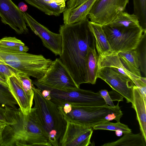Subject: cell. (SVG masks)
<instances>
[{
  "label": "cell",
  "instance_id": "8d00e7d4",
  "mask_svg": "<svg viewBox=\"0 0 146 146\" xmlns=\"http://www.w3.org/2000/svg\"><path fill=\"white\" fill-rule=\"evenodd\" d=\"M58 5L63 7H66L65 0H53Z\"/></svg>",
  "mask_w": 146,
  "mask_h": 146
},
{
  "label": "cell",
  "instance_id": "3957f363",
  "mask_svg": "<svg viewBox=\"0 0 146 146\" xmlns=\"http://www.w3.org/2000/svg\"><path fill=\"white\" fill-rule=\"evenodd\" d=\"M33 90L35 104L31 111L48 135L52 146H59L65 130L66 121L57 104L44 96L40 89L34 86Z\"/></svg>",
  "mask_w": 146,
  "mask_h": 146
},
{
  "label": "cell",
  "instance_id": "d6986e66",
  "mask_svg": "<svg viewBox=\"0 0 146 146\" xmlns=\"http://www.w3.org/2000/svg\"><path fill=\"white\" fill-rule=\"evenodd\" d=\"M25 1L31 5L49 15L58 16L67 9L66 7H63L58 5L53 0Z\"/></svg>",
  "mask_w": 146,
  "mask_h": 146
},
{
  "label": "cell",
  "instance_id": "f35d334b",
  "mask_svg": "<svg viewBox=\"0 0 146 146\" xmlns=\"http://www.w3.org/2000/svg\"><path fill=\"white\" fill-rule=\"evenodd\" d=\"M122 132L120 131H115V134L116 135L118 136H121L122 133Z\"/></svg>",
  "mask_w": 146,
  "mask_h": 146
},
{
  "label": "cell",
  "instance_id": "8992f818",
  "mask_svg": "<svg viewBox=\"0 0 146 146\" xmlns=\"http://www.w3.org/2000/svg\"><path fill=\"white\" fill-rule=\"evenodd\" d=\"M112 53H118L136 49L146 30L141 26L131 28L102 25Z\"/></svg>",
  "mask_w": 146,
  "mask_h": 146
},
{
  "label": "cell",
  "instance_id": "ffe728a7",
  "mask_svg": "<svg viewBox=\"0 0 146 146\" xmlns=\"http://www.w3.org/2000/svg\"><path fill=\"white\" fill-rule=\"evenodd\" d=\"M98 55L96 45L90 47L88 49L86 61V70L88 83L96 84L98 72Z\"/></svg>",
  "mask_w": 146,
  "mask_h": 146
},
{
  "label": "cell",
  "instance_id": "484cf974",
  "mask_svg": "<svg viewBox=\"0 0 146 146\" xmlns=\"http://www.w3.org/2000/svg\"><path fill=\"white\" fill-rule=\"evenodd\" d=\"M94 130L102 129L113 131H120L124 134L131 132V129L126 125L120 121L113 123L107 121L98 124L92 127Z\"/></svg>",
  "mask_w": 146,
  "mask_h": 146
},
{
  "label": "cell",
  "instance_id": "5b68a950",
  "mask_svg": "<svg viewBox=\"0 0 146 146\" xmlns=\"http://www.w3.org/2000/svg\"><path fill=\"white\" fill-rule=\"evenodd\" d=\"M52 61L41 54L20 52L0 44V64L8 65L36 80L43 76Z\"/></svg>",
  "mask_w": 146,
  "mask_h": 146
},
{
  "label": "cell",
  "instance_id": "4fadbf2b",
  "mask_svg": "<svg viewBox=\"0 0 146 146\" xmlns=\"http://www.w3.org/2000/svg\"><path fill=\"white\" fill-rule=\"evenodd\" d=\"M0 17L18 34L28 33L22 12L11 0H0Z\"/></svg>",
  "mask_w": 146,
  "mask_h": 146
},
{
  "label": "cell",
  "instance_id": "d6a6232c",
  "mask_svg": "<svg viewBox=\"0 0 146 146\" xmlns=\"http://www.w3.org/2000/svg\"><path fill=\"white\" fill-rule=\"evenodd\" d=\"M108 93L110 99L113 101H117L120 102L123 101V97L115 91L112 90L108 92Z\"/></svg>",
  "mask_w": 146,
  "mask_h": 146
},
{
  "label": "cell",
  "instance_id": "f1b7e54d",
  "mask_svg": "<svg viewBox=\"0 0 146 146\" xmlns=\"http://www.w3.org/2000/svg\"><path fill=\"white\" fill-rule=\"evenodd\" d=\"M19 73L20 72L8 65L0 64V76L6 80Z\"/></svg>",
  "mask_w": 146,
  "mask_h": 146
},
{
  "label": "cell",
  "instance_id": "d590c367",
  "mask_svg": "<svg viewBox=\"0 0 146 146\" xmlns=\"http://www.w3.org/2000/svg\"><path fill=\"white\" fill-rule=\"evenodd\" d=\"M18 7L19 10L23 12H25L28 8L27 5L23 2H21L19 3Z\"/></svg>",
  "mask_w": 146,
  "mask_h": 146
},
{
  "label": "cell",
  "instance_id": "83f0119b",
  "mask_svg": "<svg viewBox=\"0 0 146 146\" xmlns=\"http://www.w3.org/2000/svg\"><path fill=\"white\" fill-rule=\"evenodd\" d=\"M118 54L121 56L137 68L139 67V62L138 54L137 50L120 52Z\"/></svg>",
  "mask_w": 146,
  "mask_h": 146
},
{
  "label": "cell",
  "instance_id": "1f68e13d",
  "mask_svg": "<svg viewBox=\"0 0 146 146\" xmlns=\"http://www.w3.org/2000/svg\"><path fill=\"white\" fill-rule=\"evenodd\" d=\"M87 0H68L67 3L68 9H72L76 7Z\"/></svg>",
  "mask_w": 146,
  "mask_h": 146
},
{
  "label": "cell",
  "instance_id": "7a4b0ae2",
  "mask_svg": "<svg viewBox=\"0 0 146 146\" xmlns=\"http://www.w3.org/2000/svg\"><path fill=\"white\" fill-rule=\"evenodd\" d=\"M4 108L6 125L1 146H52L48 135L31 111L26 115L19 108Z\"/></svg>",
  "mask_w": 146,
  "mask_h": 146
},
{
  "label": "cell",
  "instance_id": "2e32d148",
  "mask_svg": "<svg viewBox=\"0 0 146 146\" xmlns=\"http://www.w3.org/2000/svg\"><path fill=\"white\" fill-rule=\"evenodd\" d=\"M96 0H87L74 9H67L63 12V20L65 25H70L81 21L87 17Z\"/></svg>",
  "mask_w": 146,
  "mask_h": 146
},
{
  "label": "cell",
  "instance_id": "44dd1931",
  "mask_svg": "<svg viewBox=\"0 0 146 146\" xmlns=\"http://www.w3.org/2000/svg\"><path fill=\"white\" fill-rule=\"evenodd\" d=\"M102 146H146V141L141 133L134 134L131 132L124 134L117 140L105 143Z\"/></svg>",
  "mask_w": 146,
  "mask_h": 146
},
{
  "label": "cell",
  "instance_id": "603a6c76",
  "mask_svg": "<svg viewBox=\"0 0 146 146\" xmlns=\"http://www.w3.org/2000/svg\"><path fill=\"white\" fill-rule=\"evenodd\" d=\"M0 44L10 49L27 52L29 48L23 42L15 37L5 36L0 39Z\"/></svg>",
  "mask_w": 146,
  "mask_h": 146
},
{
  "label": "cell",
  "instance_id": "9a60e30c",
  "mask_svg": "<svg viewBox=\"0 0 146 146\" xmlns=\"http://www.w3.org/2000/svg\"><path fill=\"white\" fill-rule=\"evenodd\" d=\"M7 81L10 92L21 110L25 115L29 114L33 105L34 96L27 92L15 75L8 78Z\"/></svg>",
  "mask_w": 146,
  "mask_h": 146
},
{
  "label": "cell",
  "instance_id": "7c38bea8",
  "mask_svg": "<svg viewBox=\"0 0 146 146\" xmlns=\"http://www.w3.org/2000/svg\"><path fill=\"white\" fill-rule=\"evenodd\" d=\"M66 121L65 130L59 146H88L91 144L92 128L78 123Z\"/></svg>",
  "mask_w": 146,
  "mask_h": 146
},
{
  "label": "cell",
  "instance_id": "7402d4cb",
  "mask_svg": "<svg viewBox=\"0 0 146 146\" xmlns=\"http://www.w3.org/2000/svg\"><path fill=\"white\" fill-rule=\"evenodd\" d=\"M108 24L116 27L131 28L141 26L138 18L135 14H129L123 11Z\"/></svg>",
  "mask_w": 146,
  "mask_h": 146
},
{
  "label": "cell",
  "instance_id": "52a82bcc",
  "mask_svg": "<svg viewBox=\"0 0 146 146\" xmlns=\"http://www.w3.org/2000/svg\"><path fill=\"white\" fill-rule=\"evenodd\" d=\"M32 83L37 87H46L63 91L80 88L59 58L52 61L42 77L32 81Z\"/></svg>",
  "mask_w": 146,
  "mask_h": 146
},
{
  "label": "cell",
  "instance_id": "6da1fadb",
  "mask_svg": "<svg viewBox=\"0 0 146 146\" xmlns=\"http://www.w3.org/2000/svg\"><path fill=\"white\" fill-rule=\"evenodd\" d=\"M87 18L78 22L60 26L62 39L59 59L67 69L79 88L88 83L86 61L89 48L96 45L95 38Z\"/></svg>",
  "mask_w": 146,
  "mask_h": 146
},
{
  "label": "cell",
  "instance_id": "e575fe53",
  "mask_svg": "<svg viewBox=\"0 0 146 146\" xmlns=\"http://www.w3.org/2000/svg\"><path fill=\"white\" fill-rule=\"evenodd\" d=\"M5 109L4 107H0V121L6 123V121L5 117Z\"/></svg>",
  "mask_w": 146,
  "mask_h": 146
},
{
  "label": "cell",
  "instance_id": "f546056e",
  "mask_svg": "<svg viewBox=\"0 0 146 146\" xmlns=\"http://www.w3.org/2000/svg\"><path fill=\"white\" fill-rule=\"evenodd\" d=\"M137 87L145 101L146 102V79L145 77H141L134 82Z\"/></svg>",
  "mask_w": 146,
  "mask_h": 146
},
{
  "label": "cell",
  "instance_id": "74e56055",
  "mask_svg": "<svg viewBox=\"0 0 146 146\" xmlns=\"http://www.w3.org/2000/svg\"><path fill=\"white\" fill-rule=\"evenodd\" d=\"M0 82L1 83L6 85H8V84H7V81L6 79H5V78H2L0 76Z\"/></svg>",
  "mask_w": 146,
  "mask_h": 146
},
{
  "label": "cell",
  "instance_id": "cb8c5ba5",
  "mask_svg": "<svg viewBox=\"0 0 146 146\" xmlns=\"http://www.w3.org/2000/svg\"><path fill=\"white\" fill-rule=\"evenodd\" d=\"M17 102L10 92L8 86L0 82V107H16Z\"/></svg>",
  "mask_w": 146,
  "mask_h": 146
},
{
  "label": "cell",
  "instance_id": "4dcf8cb0",
  "mask_svg": "<svg viewBox=\"0 0 146 146\" xmlns=\"http://www.w3.org/2000/svg\"><path fill=\"white\" fill-rule=\"evenodd\" d=\"M104 99L106 105L112 107L115 106L113 101L110 99L108 91L106 90H102L98 91Z\"/></svg>",
  "mask_w": 146,
  "mask_h": 146
},
{
  "label": "cell",
  "instance_id": "8fae6325",
  "mask_svg": "<svg viewBox=\"0 0 146 146\" xmlns=\"http://www.w3.org/2000/svg\"><path fill=\"white\" fill-rule=\"evenodd\" d=\"M24 19L32 31L41 39L43 45L55 56L61 53L62 39L60 34L50 31L27 12H23Z\"/></svg>",
  "mask_w": 146,
  "mask_h": 146
},
{
  "label": "cell",
  "instance_id": "5bb4252c",
  "mask_svg": "<svg viewBox=\"0 0 146 146\" xmlns=\"http://www.w3.org/2000/svg\"><path fill=\"white\" fill-rule=\"evenodd\" d=\"M98 69L105 67L116 68L120 72L129 76L133 82L141 76L140 69L137 68L117 53L98 56Z\"/></svg>",
  "mask_w": 146,
  "mask_h": 146
},
{
  "label": "cell",
  "instance_id": "ba28073f",
  "mask_svg": "<svg viewBox=\"0 0 146 146\" xmlns=\"http://www.w3.org/2000/svg\"><path fill=\"white\" fill-rule=\"evenodd\" d=\"M37 88L41 90H48V95L45 98L58 105L66 103H79L88 106L106 104L98 92L95 93L80 88L66 91L42 87Z\"/></svg>",
  "mask_w": 146,
  "mask_h": 146
},
{
  "label": "cell",
  "instance_id": "ab89813d",
  "mask_svg": "<svg viewBox=\"0 0 146 146\" xmlns=\"http://www.w3.org/2000/svg\"><path fill=\"white\" fill-rule=\"evenodd\" d=\"M68 0H65V1H67Z\"/></svg>",
  "mask_w": 146,
  "mask_h": 146
},
{
  "label": "cell",
  "instance_id": "d4e9b609",
  "mask_svg": "<svg viewBox=\"0 0 146 146\" xmlns=\"http://www.w3.org/2000/svg\"><path fill=\"white\" fill-rule=\"evenodd\" d=\"M134 13L138 17L140 25L146 30V0H133Z\"/></svg>",
  "mask_w": 146,
  "mask_h": 146
},
{
  "label": "cell",
  "instance_id": "e0dca14e",
  "mask_svg": "<svg viewBox=\"0 0 146 146\" xmlns=\"http://www.w3.org/2000/svg\"><path fill=\"white\" fill-rule=\"evenodd\" d=\"M146 102L135 85L133 87V102L131 107L135 110L141 133L146 141Z\"/></svg>",
  "mask_w": 146,
  "mask_h": 146
},
{
  "label": "cell",
  "instance_id": "30bf717a",
  "mask_svg": "<svg viewBox=\"0 0 146 146\" xmlns=\"http://www.w3.org/2000/svg\"><path fill=\"white\" fill-rule=\"evenodd\" d=\"M97 78L105 81L113 90L122 95L127 103H133V87L135 85L129 76L116 68L105 67L98 69Z\"/></svg>",
  "mask_w": 146,
  "mask_h": 146
},
{
  "label": "cell",
  "instance_id": "836d02e7",
  "mask_svg": "<svg viewBox=\"0 0 146 146\" xmlns=\"http://www.w3.org/2000/svg\"><path fill=\"white\" fill-rule=\"evenodd\" d=\"M6 123L0 121V146H1L2 141L3 132Z\"/></svg>",
  "mask_w": 146,
  "mask_h": 146
},
{
  "label": "cell",
  "instance_id": "9c48e42d",
  "mask_svg": "<svg viewBox=\"0 0 146 146\" xmlns=\"http://www.w3.org/2000/svg\"><path fill=\"white\" fill-rule=\"evenodd\" d=\"M129 0H96L88 15L90 21L103 25L124 11Z\"/></svg>",
  "mask_w": 146,
  "mask_h": 146
},
{
  "label": "cell",
  "instance_id": "4316f807",
  "mask_svg": "<svg viewBox=\"0 0 146 146\" xmlns=\"http://www.w3.org/2000/svg\"><path fill=\"white\" fill-rule=\"evenodd\" d=\"M146 32L136 48L139 56V67L142 72L146 75Z\"/></svg>",
  "mask_w": 146,
  "mask_h": 146
},
{
  "label": "cell",
  "instance_id": "277c9868",
  "mask_svg": "<svg viewBox=\"0 0 146 146\" xmlns=\"http://www.w3.org/2000/svg\"><path fill=\"white\" fill-rule=\"evenodd\" d=\"M119 102L114 107L106 104L88 106L69 103L58 106L66 121L78 123L92 128L98 124L113 119L117 122L120 121L123 113L119 106Z\"/></svg>",
  "mask_w": 146,
  "mask_h": 146
},
{
  "label": "cell",
  "instance_id": "ac0fdd59",
  "mask_svg": "<svg viewBox=\"0 0 146 146\" xmlns=\"http://www.w3.org/2000/svg\"><path fill=\"white\" fill-rule=\"evenodd\" d=\"M88 24L95 38L96 47L98 56L112 53L102 25L90 21Z\"/></svg>",
  "mask_w": 146,
  "mask_h": 146
}]
</instances>
